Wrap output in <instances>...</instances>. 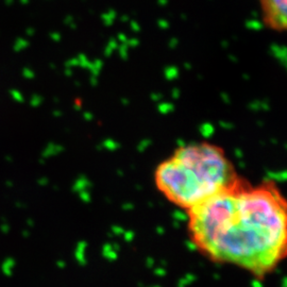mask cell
I'll return each mask as SVG.
<instances>
[{
  "mask_svg": "<svg viewBox=\"0 0 287 287\" xmlns=\"http://www.w3.org/2000/svg\"><path fill=\"white\" fill-rule=\"evenodd\" d=\"M262 16L265 26L276 32L286 29L287 0H260Z\"/></svg>",
  "mask_w": 287,
  "mask_h": 287,
  "instance_id": "3",
  "label": "cell"
},
{
  "mask_svg": "<svg viewBox=\"0 0 287 287\" xmlns=\"http://www.w3.org/2000/svg\"><path fill=\"white\" fill-rule=\"evenodd\" d=\"M186 213L191 242L213 263L264 279L286 258L287 203L274 181L242 178Z\"/></svg>",
  "mask_w": 287,
  "mask_h": 287,
  "instance_id": "1",
  "label": "cell"
},
{
  "mask_svg": "<svg viewBox=\"0 0 287 287\" xmlns=\"http://www.w3.org/2000/svg\"><path fill=\"white\" fill-rule=\"evenodd\" d=\"M240 179L222 147L209 142L179 146L159 163L153 174L154 185L161 195L186 212Z\"/></svg>",
  "mask_w": 287,
  "mask_h": 287,
  "instance_id": "2",
  "label": "cell"
}]
</instances>
